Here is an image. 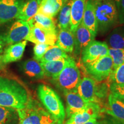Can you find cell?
Returning <instances> with one entry per match:
<instances>
[{
  "label": "cell",
  "instance_id": "39",
  "mask_svg": "<svg viewBox=\"0 0 124 124\" xmlns=\"http://www.w3.org/2000/svg\"><path fill=\"white\" fill-rule=\"evenodd\" d=\"M114 1H116V4H117V3H118L119 2V1H120V0H114Z\"/></svg>",
  "mask_w": 124,
  "mask_h": 124
},
{
  "label": "cell",
  "instance_id": "27",
  "mask_svg": "<svg viewBox=\"0 0 124 124\" xmlns=\"http://www.w3.org/2000/svg\"><path fill=\"white\" fill-rule=\"evenodd\" d=\"M69 56L67 52L60 48L56 45H54L50 46L49 49L41 59L40 62L54 61L63 58H67Z\"/></svg>",
  "mask_w": 124,
  "mask_h": 124
},
{
  "label": "cell",
  "instance_id": "36",
  "mask_svg": "<svg viewBox=\"0 0 124 124\" xmlns=\"http://www.w3.org/2000/svg\"><path fill=\"white\" fill-rule=\"evenodd\" d=\"M4 45V43L3 42L2 39H1V36H0V55H1V51H2V46Z\"/></svg>",
  "mask_w": 124,
  "mask_h": 124
},
{
  "label": "cell",
  "instance_id": "29",
  "mask_svg": "<svg viewBox=\"0 0 124 124\" xmlns=\"http://www.w3.org/2000/svg\"><path fill=\"white\" fill-rule=\"evenodd\" d=\"M16 110L0 106V124H10L16 118Z\"/></svg>",
  "mask_w": 124,
  "mask_h": 124
},
{
  "label": "cell",
  "instance_id": "11",
  "mask_svg": "<svg viewBox=\"0 0 124 124\" xmlns=\"http://www.w3.org/2000/svg\"><path fill=\"white\" fill-rule=\"evenodd\" d=\"M24 2L23 0H0V24L16 18Z\"/></svg>",
  "mask_w": 124,
  "mask_h": 124
},
{
  "label": "cell",
  "instance_id": "3",
  "mask_svg": "<svg viewBox=\"0 0 124 124\" xmlns=\"http://www.w3.org/2000/svg\"><path fill=\"white\" fill-rule=\"evenodd\" d=\"M37 93L46 110L55 119L58 124H63L66 117V111L58 94L52 88L45 85H40L38 86Z\"/></svg>",
  "mask_w": 124,
  "mask_h": 124
},
{
  "label": "cell",
  "instance_id": "34",
  "mask_svg": "<svg viewBox=\"0 0 124 124\" xmlns=\"http://www.w3.org/2000/svg\"><path fill=\"white\" fill-rule=\"evenodd\" d=\"M116 4L118 13V23L123 25L124 24V0H120Z\"/></svg>",
  "mask_w": 124,
  "mask_h": 124
},
{
  "label": "cell",
  "instance_id": "25",
  "mask_svg": "<svg viewBox=\"0 0 124 124\" xmlns=\"http://www.w3.org/2000/svg\"><path fill=\"white\" fill-rule=\"evenodd\" d=\"M39 4L37 0H27L24 2L16 18L28 21L38 13Z\"/></svg>",
  "mask_w": 124,
  "mask_h": 124
},
{
  "label": "cell",
  "instance_id": "10",
  "mask_svg": "<svg viewBox=\"0 0 124 124\" xmlns=\"http://www.w3.org/2000/svg\"><path fill=\"white\" fill-rule=\"evenodd\" d=\"M101 110L100 106L97 103L90 102L85 109L71 116L65 124H83L97 119L100 116Z\"/></svg>",
  "mask_w": 124,
  "mask_h": 124
},
{
  "label": "cell",
  "instance_id": "38",
  "mask_svg": "<svg viewBox=\"0 0 124 124\" xmlns=\"http://www.w3.org/2000/svg\"><path fill=\"white\" fill-rule=\"evenodd\" d=\"M37 1H38V4H39L40 3V2H41V0H37Z\"/></svg>",
  "mask_w": 124,
  "mask_h": 124
},
{
  "label": "cell",
  "instance_id": "19",
  "mask_svg": "<svg viewBox=\"0 0 124 124\" xmlns=\"http://www.w3.org/2000/svg\"><path fill=\"white\" fill-rule=\"evenodd\" d=\"M103 111L116 120L124 122V103L111 94H110L108 97V108Z\"/></svg>",
  "mask_w": 124,
  "mask_h": 124
},
{
  "label": "cell",
  "instance_id": "32",
  "mask_svg": "<svg viewBox=\"0 0 124 124\" xmlns=\"http://www.w3.org/2000/svg\"><path fill=\"white\" fill-rule=\"evenodd\" d=\"M110 94L124 103V85L110 83Z\"/></svg>",
  "mask_w": 124,
  "mask_h": 124
},
{
  "label": "cell",
  "instance_id": "12",
  "mask_svg": "<svg viewBox=\"0 0 124 124\" xmlns=\"http://www.w3.org/2000/svg\"><path fill=\"white\" fill-rule=\"evenodd\" d=\"M73 34L74 36V55L75 58H79L83 49L90 43L94 40V38L82 22Z\"/></svg>",
  "mask_w": 124,
  "mask_h": 124
},
{
  "label": "cell",
  "instance_id": "30",
  "mask_svg": "<svg viewBox=\"0 0 124 124\" xmlns=\"http://www.w3.org/2000/svg\"><path fill=\"white\" fill-rule=\"evenodd\" d=\"M108 82L110 83L124 85V63L111 72L108 78Z\"/></svg>",
  "mask_w": 124,
  "mask_h": 124
},
{
  "label": "cell",
  "instance_id": "35",
  "mask_svg": "<svg viewBox=\"0 0 124 124\" xmlns=\"http://www.w3.org/2000/svg\"><path fill=\"white\" fill-rule=\"evenodd\" d=\"M83 124H103V122L98 121L97 120V119H94V120L89 121Z\"/></svg>",
  "mask_w": 124,
  "mask_h": 124
},
{
  "label": "cell",
  "instance_id": "18",
  "mask_svg": "<svg viewBox=\"0 0 124 124\" xmlns=\"http://www.w3.org/2000/svg\"><path fill=\"white\" fill-rule=\"evenodd\" d=\"M87 0H72L71 9V31L75 32L81 23Z\"/></svg>",
  "mask_w": 124,
  "mask_h": 124
},
{
  "label": "cell",
  "instance_id": "2",
  "mask_svg": "<svg viewBox=\"0 0 124 124\" xmlns=\"http://www.w3.org/2000/svg\"><path fill=\"white\" fill-rule=\"evenodd\" d=\"M94 7L98 32L105 34L118 23V13L114 0H91Z\"/></svg>",
  "mask_w": 124,
  "mask_h": 124
},
{
  "label": "cell",
  "instance_id": "21",
  "mask_svg": "<svg viewBox=\"0 0 124 124\" xmlns=\"http://www.w3.org/2000/svg\"><path fill=\"white\" fill-rule=\"evenodd\" d=\"M70 57L54 61L40 62L44 70L45 76L51 78L56 77L67 64Z\"/></svg>",
  "mask_w": 124,
  "mask_h": 124
},
{
  "label": "cell",
  "instance_id": "7",
  "mask_svg": "<svg viewBox=\"0 0 124 124\" xmlns=\"http://www.w3.org/2000/svg\"><path fill=\"white\" fill-rule=\"evenodd\" d=\"M30 30V25L27 21L18 20L12 25L8 32L1 37L4 44L11 45L25 39Z\"/></svg>",
  "mask_w": 124,
  "mask_h": 124
},
{
  "label": "cell",
  "instance_id": "17",
  "mask_svg": "<svg viewBox=\"0 0 124 124\" xmlns=\"http://www.w3.org/2000/svg\"><path fill=\"white\" fill-rule=\"evenodd\" d=\"M82 23L95 39L98 33V25L94 7L91 0H87Z\"/></svg>",
  "mask_w": 124,
  "mask_h": 124
},
{
  "label": "cell",
  "instance_id": "6",
  "mask_svg": "<svg viewBox=\"0 0 124 124\" xmlns=\"http://www.w3.org/2000/svg\"><path fill=\"white\" fill-rule=\"evenodd\" d=\"M83 66L90 77L97 82H103L108 79L112 72L113 60L107 55Z\"/></svg>",
  "mask_w": 124,
  "mask_h": 124
},
{
  "label": "cell",
  "instance_id": "16",
  "mask_svg": "<svg viewBox=\"0 0 124 124\" xmlns=\"http://www.w3.org/2000/svg\"><path fill=\"white\" fill-rule=\"evenodd\" d=\"M69 0H41L39 4L38 13L54 18Z\"/></svg>",
  "mask_w": 124,
  "mask_h": 124
},
{
  "label": "cell",
  "instance_id": "33",
  "mask_svg": "<svg viewBox=\"0 0 124 124\" xmlns=\"http://www.w3.org/2000/svg\"><path fill=\"white\" fill-rule=\"evenodd\" d=\"M49 45L46 44H36L33 48L34 59L40 62L41 59L49 49Z\"/></svg>",
  "mask_w": 124,
  "mask_h": 124
},
{
  "label": "cell",
  "instance_id": "23",
  "mask_svg": "<svg viewBox=\"0 0 124 124\" xmlns=\"http://www.w3.org/2000/svg\"><path fill=\"white\" fill-rule=\"evenodd\" d=\"M27 22L31 28L37 27L47 30L58 31L56 20L54 18L49 17L42 14L37 13Z\"/></svg>",
  "mask_w": 124,
  "mask_h": 124
},
{
  "label": "cell",
  "instance_id": "31",
  "mask_svg": "<svg viewBox=\"0 0 124 124\" xmlns=\"http://www.w3.org/2000/svg\"><path fill=\"white\" fill-rule=\"evenodd\" d=\"M108 90H110V86L106 83H102V82L96 83L95 95L98 102L107 97Z\"/></svg>",
  "mask_w": 124,
  "mask_h": 124
},
{
  "label": "cell",
  "instance_id": "22",
  "mask_svg": "<svg viewBox=\"0 0 124 124\" xmlns=\"http://www.w3.org/2000/svg\"><path fill=\"white\" fill-rule=\"evenodd\" d=\"M55 45L67 53L73 52L74 36L70 29H59Z\"/></svg>",
  "mask_w": 124,
  "mask_h": 124
},
{
  "label": "cell",
  "instance_id": "26",
  "mask_svg": "<svg viewBox=\"0 0 124 124\" xmlns=\"http://www.w3.org/2000/svg\"><path fill=\"white\" fill-rule=\"evenodd\" d=\"M72 3V0H69L63 5L59 12L57 25L59 29H70L71 28V9Z\"/></svg>",
  "mask_w": 124,
  "mask_h": 124
},
{
  "label": "cell",
  "instance_id": "1",
  "mask_svg": "<svg viewBox=\"0 0 124 124\" xmlns=\"http://www.w3.org/2000/svg\"><path fill=\"white\" fill-rule=\"evenodd\" d=\"M29 99L27 90L18 82L0 77V106L19 110L25 108Z\"/></svg>",
  "mask_w": 124,
  "mask_h": 124
},
{
  "label": "cell",
  "instance_id": "37",
  "mask_svg": "<svg viewBox=\"0 0 124 124\" xmlns=\"http://www.w3.org/2000/svg\"><path fill=\"white\" fill-rule=\"evenodd\" d=\"M3 64H4L2 62V56L0 55V69L2 67Z\"/></svg>",
  "mask_w": 124,
  "mask_h": 124
},
{
  "label": "cell",
  "instance_id": "8",
  "mask_svg": "<svg viewBox=\"0 0 124 124\" xmlns=\"http://www.w3.org/2000/svg\"><path fill=\"white\" fill-rule=\"evenodd\" d=\"M108 48L106 42L93 40L82 51L80 56L82 63L85 66L108 55Z\"/></svg>",
  "mask_w": 124,
  "mask_h": 124
},
{
  "label": "cell",
  "instance_id": "15",
  "mask_svg": "<svg viewBox=\"0 0 124 124\" xmlns=\"http://www.w3.org/2000/svg\"><path fill=\"white\" fill-rule=\"evenodd\" d=\"M27 44V40L10 45L5 51L2 56V62L4 64L18 61L22 58Z\"/></svg>",
  "mask_w": 124,
  "mask_h": 124
},
{
  "label": "cell",
  "instance_id": "9",
  "mask_svg": "<svg viewBox=\"0 0 124 124\" xmlns=\"http://www.w3.org/2000/svg\"><path fill=\"white\" fill-rule=\"evenodd\" d=\"M58 31H51L40 27L31 28L30 32L25 40L35 44H46L49 46L55 45Z\"/></svg>",
  "mask_w": 124,
  "mask_h": 124
},
{
  "label": "cell",
  "instance_id": "4",
  "mask_svg": "<svg viewBox=\"0 0 124 124\" xmlns=\"http://www.w3.org/2000/svg\"><path fill=\"white\" fill-rule=\"evenodd\" d=\"M17 111L20 124H58L39 102L31 97L25 108Z\"/></svg>",
  "mask_w": 124,
  "mask_h": 124
},
{
  "label": "cell",
  "instance_id": "24",
  "mask_svg": "<svg viewBox=\"0 0 124 124\" xmlns=\"http://www.w3.org/2000/svg\"><path fill=\"white\" fill-rule=\"evenodd\" d=\"M108 48L124 49V25L113 29L106 39Z\"/></svg>",
  "mask_w": 124,
  "mask_h": 124
},
{
  "label": "cell",
  "instance_id": "5",
  "mask_svg": "<svg viewBox=\"0 0 124 124\" xmlns=\"http://www.w3.org/2000/svg\"><path fill=\"white\" fill-rule=\"evenodd\" d=\"M51 82L60 90L76 91L81 80L80 72L75 59L70 57L67 64L56 77L51 78Z\"/></svg>",
  "mask_w": 124,
  "mask_h": 124
},
{
  "label": "cell",
  "instance_id": "14",
  "mask_svg": "<svg viewBox=\"0 0 124 124\" xmlns=\"http://www.w3.org/2000/svg\"><path fill=\"white\" fill-rule=\"evenodd\" d=\"M97 82L90 77H85L81 79L77 87V92L86 102L98 101L95 95V85Z\"/></svg>",
  "mask_w": 124,
  "mask_h": 124
},
{
  "label": "cell",
  "instance_id": "13",
  "mask_svg": "<svg viewBox=\"0 0 124 124\" xmlns=\"http://www.w3.org/2000/svg\"><path fill=\"white\" fill-rule=\"evenodd\" d=\"M63 93L66 100L67 107L65 111L67 118L85 109L90 103L85 101L76 91H64Z\"/></svg>",
  "mask_w": 124,
  "mask_h": 124
},
{
  "label": "cell",
  "instance_id": "20",
  "mask_svg": "<svg viewBox=\"0 0 124 124\" xmlns=\"http://www.w3.org/2000/svg\"><path fill=\"white\" fill-rule=\"evenodd\" d=\"M23 72L28 77L35 79H41L46 77L40 62L35 59H28L21 64Z\"/></svg>",
  "mask_w": 124,
  "mask_h": 124
},
{
  "label": "cell",
  "instance_id": "28",
  "mask_svg": "<svg viewBox=\"0 0 124 124\" xmlns=\"http://www.w3.org/2000/svg\"><path fill=\"white\" fill-rule=\"evenodd\" d=\"M108 55L112 58L113 71H115L118 67L124 63V49H116L109 48Z\"/></svg>",
  "mask_w": 124,
  "mask_h": 124
}]
</instances>
